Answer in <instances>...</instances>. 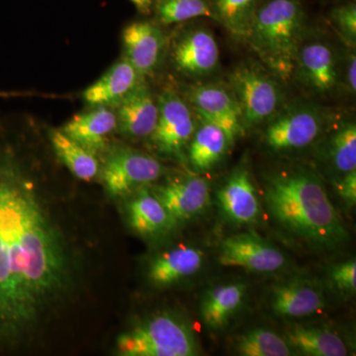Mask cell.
<instances>
[{
  "instance_id": "6da1fadb",
  "label": "cell",
  "mask_w": 356,
  "mask_h": 356,
  "mask_svg": "<svg viewBox=\"0 0 356 356\" xmlns=\"http://www.w3.org/2000/svg\"><path fill=\"white\" fill-rule=\"evenodd\" d=\"M72 236L13 143L0 136V353L32 343L74 297Z\"/></svg>"
},
{
  "instance_id": "7a4b0ae2",
  "label": "cell",
  "mask_w": 356,
  "mask_h": 356,
  "mask_svg": "<svg viewBox=\"0 0 356 356\" xmlns=\"http://www.w3.org/2000/svg\"><path fill=\"white\" fill-rule=\"evenodd\" d=\"M264 199L280 226L315 247L336 248L348 238L324 185L311 173L281 172L271 175Z\"/></svg>"
},
{
  "instance_id": "3957f363",
  "label": "cell",
  "mask_w": 356,
  "mask_h": 356,
  "mask_svg": "<svg viewBox=\"0 0 356 356\" xmlns=\"http://www.w3.org/2000/svg\"><path fill=\"white\" fill-rule=\"evenodd\" d=\"M304 36L305 13L299 0H269L255 11L245 41L274 76L288 81Z\"/></svg>"
},
{
  "instance_id": "277c9868",
  "label": "cell",
  "mask_w": 356,
  "mask_h": 356,
  "mask_svg": "<svg viewBox=\"0 0 356 356\" xmlns=\"http://www.w3.org/2000/svg\"><path fill=\"white\" fill-rule=\"evenodd\" d=\"M124 356H193L198 346L191 329L170 314H159L124 332L117 339Z\"/></svg>"
},
{
  "instance_id": "5b68a950",
  "label": "cell",
  "mask_w": 356,
  "mask_h": 356,
  "mask_svg": "<svg viewBox=\"0 0 356 356\" xmlns=\"http://www.w3.org/2000/svg\"><path fill=\"white\" fill-rule=\"evenodd\" d=\"M233 91L242 112L245 127H254L280 111L282 93L275 81L252 65H238L229 76Z\"/></svg>"
},
{
  "instance_id": "8992f818",
  "label": "cell",
  "mask_w": 356,
  "mask_h": 356,
  "mask_svg": "<svg viewBox=\"0 0 356 356\" xmlns=\"http://www.w3.org/2000/svg\"><path fill=\"white\" fill-rule=\"evenodd\" d=\"M269 120L264 140L267 147L275 152L295 151L310 146L325 125L322 112L306 104L288 107Z\"/></svg>"
},
{
  "instance_id": "52a82bcc",
  "label": "cell",
  "mask_w": 356,
  "mask_h": 356,
  "mask_svg": "<svg viewBox=\"0 0 356 356\" xmlns=\"http://www.w3.org/2000/svg\"><path fill=\"white\" fill-rule=\"evenodd\" d=\"M159 116L151 137L159 153L182 159L194 132L192 112L188 104L172 89H166L158 99Z\"/></svg>"
},
{
  "instance_id": "ba28073f",
  "label": "cell",
  "mask_w": 356,
  "mask_h": 356,
  "mask_svg": "<svg viewBox=\"0 0 356 356\" xmlns=\"http://www.w3.org/2000/svg\"><path fill=\"white\" fill-rule=\"evenodd\" d=\"M163 172V166L153 156L129 147H117L107 156L102 179L110 195L120 197L156 181Z\"/></svg>"
},
{
  "instance_id": "9c48e42d",
  "label": "cell",
  "mask_w": 356,
  "mask_h": 356,
  "mask_svg": "<svg viewBox=\"0 0 356 356\" xmlns=\"http://www.w3.org/2000/svg\"><path fill=\"white\" fill-rule=\"evenodd\" d=\"M188 99L201 120L224 131L229 146L245 133L242 112L231 88L200 84L189 89Z\"/></svg>"
},
{
  "instance_id": "30bf717a",
  "label": "cell",
  "mask_w": 356,
  "mask_h": 356,
  "mask_svg": "<svg viewBox=\"0 0 356 356\" xmlns=\"http://www.w3.org/2000/svg\"><path fill=\"white\" fill-rule=\"evenodd\" d=\"M218 261L222 266L274 273L284 266L285 257L277 248L259 236L240 234L222 241Z\"/></svg>"
},
{
  "instance_id": "8fae6325",
  "label": "cell",
  "mask_w": 356,
  "mask_h": 356,
  "mask_svg": "<svg viewBox=\"0 0 356 356\" xmlns=\"http://www.w3.org/2000/svg\"><path fill=\"white\" fill-rule=\"evenodd\" d=\"M294 74L307 88L317 93H327L339 81V64L330 44L312 41L300 47Z\"/></svg>"
},
{
  "instance_id": "7c38bea8",
  "label": "cell",
  "mask_w": 356,
  "mask_h": 356,
  "mask_svg": "<svg viewBox=\"0 0 356 356\" xmlns=\"http://www.w3.org/2000/svg\"><path fill=\"white\" fill-rule=\"evenodd\" d=\"M125 58L140 76L154 74L165 48V37L158 26L149 21L131 23L122 34Z\"/></svg>"
},
{
  "instance_id": "4fadbf2b",
  "label": "cell",
  "mask_w": 356,
  "mask_h": 356,
  "mask_svg": "<svg viewBox=\"0 0 356 356\" xmlns=\"http://www.w3.org/2000/svg\"><path fill=\"white\" fill-rule=\"evenodd\" d=\"M172 58L177 69L187 76H207L219 65V46L209 30L197 28L178 40Z\"/></svg>"
},
{
  "instance_id": "5bb4252c",
  "label": "cell",
  "mask_w": 356,
  "mask_h": 356,
  "mask_svg": "<svg viewBox=\"0 0 356 356\" xmlns=\"http://www.w3.org/2000/svg\"><path fill=\"white\" fill-rule=\"evenodd\" d=\"M117 128L135 139L149 137L159 116L158 100L145 81L136 86L116 105Z\"/></svg>"
},
{
  "instance_id": "9a60e30c",
  "label": "cell",
  "mask_w": 356,
  "mask_h": 356,
  "mask_svg": "<svg viewBox=\"0 0 356 356\" xmlns=\"http://www.w3.org/2000/svg\"><path fill=\"white\" fill-rule=\"evenodd\" d=\"M153 192L177 222L197 216L209 202V187L200 177L170 180Z\"/></svg>"
},
{
  "instance_id": "2e32d148",
  "label": "cell",
  "mask_w": 356,
  "mask_h": 356,
  "mask_svg": "<svg viewBox=\"0 0 356 356\" xmlns=\"http://www.w3.org/2000/svg\"><path fill=\"white\" fill-rule=\"evenodd\" d=\"M226 216L238 224L257 221L261 212L259 199L250 173L240 168L229 175L217 194Z\"/></svg>"
},
{
  "instance_id": "e0dca14e",
  "label": "cell",
  "mask_w": 356,
  "mask_h": 356,
  "mask_svg": "<svg viewBox=\"0 0 356 356\" xmlns=\"http://www.w3.org/2000/svg\"><path fill=\"white\" fill-rule=\"evenodd\" d=\"M143 81L145 77L124 58L83 91V99L90 107L116 106Z\"/></svg>"
},
{
  "instance_id": "ac0fdd59",
  "label": "cell",
  "mask_w": 356,
  "mask_h": 356,
  "mask_svg": "<svg viewBox=\"0 0 356 356\" xmlns=\"http://www.w3.org/2000/svg\"><path fill=\"white\" fill-rule=\"evenodd\" d=\"M117 129V118L110 107H92L90 111L74 115L60 129L93 154L104 149L107 137Z\"/></svg>"
},
{
  "instance_id": "d6986e66",
  "label": "cell",
  "mask_w": 356,
  "mask_h": 356,
  "mask_svg": "<svg viewBox=\"0 0 356 356\" xmlns=\"http://www.w3.org/2000/svg\"><path fill=\"white\" fill-rule=\"evenodd\" d=\"M324 294L310 283L288 282L273 290L270 307L276 315L301 318L314 315L324 308Z\"/></svg>"
},
{
  "instance_id": "ffe728a7",
  "label": "cell",
  "mask_w": 356,
  "mask_h": 356,
  "mask_svg": "<svg viewBox=\"0 0 356 356\" xmlns=\"http://www.w3.org/2000/svg\"><path fill=\"white\" fill-rule=\"evenodd\" d=\"M203 252L192 247H178L159 254L151 262L149 280L156 286H168L194 275L202 266Z\"/></svg>"
},
{
  "instance_id": "44dd1931",
  "label": "cell",
  "mask_w": 356,
  "mask_h": 356,
  "mask_svg": "<svg viewBox=\"0 0 356 356\" xmlns=\"http://www.w3.org/2000/svg\"><path fill=\"white\" fill-rule=\"evenodd\" d=\"M128 218L131 228L145 236L165 233L177 222L154 192L145 187L129 202Z\"/></svg>"
},
{
  "instance_id": "7402d4cb",
  "label": "cell",
  "mask_w": 356,
  "mask_h": 356,
  "mask_svg": "<svg viewBox=\"0 0 356 356\" xmlns=\"http://www.w3.org/2000/svg\"><path fill=\"white\" fill-rule=\"evenodd\" d=\"M285 341L300 353L313 356L348 355V346L336 332L329 330L290 325L285 332Z\"/></svg>"
},
{
  "instance_id": "603a6c76",
  "label": "cell",
  "mask_w": 356,
  "mask_h": 356,
  "mask_svg": "<svg viewBox=\"0 0 356 356\" xmlns=\"http://www.w3.org/2000/svg\"><path fill=\"white\" fill-rule=\"evenodd\" d=\"M229 147L228 138L222 129L203 122L189 143V163L194 170L207 172L221 161Z\"/></svg>"
},
{
  "instance_id": "cb8c5ba5",
  "label": "cell",
  "mask_w": 356,
  "mask_h": 356,
  "mask_svg": "<svg viewBox=\"0 0 356 356\" xmlns=\"http://www.w3.org/2000/svg\"><path fill=\"white\" fill-rule=\"evenodd\" d=\"M245 285L238 283L221 285L206 294L201 304V316L208 327L220 330L242 306Z\"/></svg>"
},
{
  "instance_id": "d4e9b609",
  "label": "cell",
  "mask_w": 356,
  "mask_h": 356,
  "mask_svg": "<svg viewBox=\"0 0 356 356\" xmlns=\"http://www.w3.org/2000/svg\"><path fill=\"white\" fill-rule=\"evenodd\" d=\"M49 138L56 156L74 177L90 181L99 172V163L95 154L70 139L62 130L51 129Z\"/></svg>"
},
{
  "instance_id": "484cf974",
  "label": "cell",
  "mask_w": 356,
  "mask_h": 356,
  "mask_svg": "<svg viewBox=\"0 0 356 356\" xmlns=\"http://www.w3.org/2000/svg\"><path fill=\"white\" fill-rule=\"evenodd\" d=\"M257 0H215V18L219 20L235 38L247 40Z\"/></svg>"
},
{
  "instance_id": "4316f807",
  "label": "cell",
  "mask_w": 356,
  "mask_h": 356,
  "mask_svg": "<svg viewBox=\"0 0 356 356\" xmlns=\"http://www.w3.org/2000/svg\"><path fill=\"white\" fill-rule=\"evenodd\" d=\"M236 350L243 356H288L291 355L285 339L268 330H252L236 341Z\"/></svg>"
},
{
  "instance_id": "83f0119b",
  "label": "cell",
  "mask_w": 356,
  "mask_h": 356,
  "mask_svg": "<svg viewBox=\"0 0 356 356\" xmlns=\"http://www.w3.org/2000/svg\"><path fill=\"white\" fill-rule=\"evenodd\" d=\"M330 161L337 172H350L356 170V126L348 122L337 129L329 145Z\"/></svg>"
},
{
  "instance_id": "f1b7e54d",
  "label": "cell",
  "mask_w": 356,
  "mask_h": 356,
  "mask_svg": "<svg viewBox=\"0 0 356 356\" xmlns=\"http://www.w3.org/2000/svg\"><path fill=\"white\" fill-rule=\"evenodd\" d=\"M156 13L159 20L166 25L197 17L215 18L213 9L205 0H161Z\"/></svg>"
},
{
  "instance_id": "f546056e",
  "label": "cell",
  "mask_w": 356,
  "mask_h": 356,
  "mask_svg": "<svg viewBox=\"0 0 356 356\" xmlns=\"http://www.w3.org/2000/svg\"><path fill=\"white\" fill-rule=\"evenodd\" d=\"M332 20L337 31L348 43L355 46L356 42V6L348 4L337 7L332 10Z\"/></svg>"
},
{
  "instance_id": "4dcf8cb0",
  "label": "cell",
  "mask_w": 356,
  "mask_h": 356,
  "mask_svg": "<svg viewBox=\"0 0 356 356\" xmlns=\"http://www.w3.org/2000/svg\"><path fill=\"white\" fill-rule=\"evenodd\" d=\"M332 278L339 289L343 291H355L356 262L355 259L334 266L332 270Z\"/></svg>"
},
{
  "instance_id": "1f68e13d",
  "label": "cell",
  "mask_w": 356,
  "mask_h": 356,
  "mask_svg": "<svg viewBox=\"0 0 356 356\" xmlns=\"http://www.w3.org/2000/svg\"><path fill=\"white\" fill-rule=\"evenodd\" d=\"M337 191L343 200L350 205L356 202V170L344 173L343 177L337 182Z\"/></svg>"
},
{
  "instance_id": "d6a6232c",
  "label": "cell",
  "mask_w": 356,
  "mask_h": 356,
  "mask_svg": "<svg viewBox=\"0 0 356 356\" xmlns=\"http://www.w3.org/2000/svg\"><path fill=\"white\" fill-rule=\"evenodd\" d=\"M346 88L351 93L356 90V58L355 55H350L348 58V67H346Z\"/></svg>"
},
{
  "instance_id": "836d02e7",
  "label": "cell",
  "mask_w": 356,
  "mask_h": 356,
  "mask_svg": "<svg viewBox=\"0 0 356 356\" xmlns=\"http://www.w3.org/2000/svg\"><path fill=\"white\" fill-rule=\"evenodd\" d=\"M131 2L143 13H147L153 4L154 0H130Z\"/></svg>"
}]
</instances>
